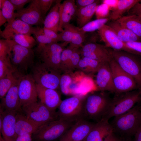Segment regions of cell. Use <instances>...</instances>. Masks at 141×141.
Masks as SVG:
<instances>
[{"label": "cell", "mask_w": 141, "mask_h": 141, "mask_svg": "<svg viewBox=\"0 0 141 141\" xmlns=\"http://www.w3.org/2000/svg\"><path fill=\"white\" fill-rule=\"evenodd\" d=\"M112 57L119 66L134 79L141 90V57L123 51L107 48Z\"/></svg>", "instance_id": "cell-3"}, {"label": "cell", "mask_w": 141, "mask_h": 141, "mask_svg": "<svg viewBox=\"0 0 141 141\" xmlns=\"http://www.w3.org/2000/svg\"><path fill=\"white\" fill-rule=\"evenodd\" d=\"M5 0H0V9H1L4 5Z\"/></svg>", "instance_id": "cell-54"}, {"label": "cell", "mask_w": 141, "mask_h": 141, "mask_svg": "<svg viewBox=\"0 0 141 141\" xmlns=\"http://www.w3.org/2000/svg\"><path fill=\"white\" fill-rule=\"evenodd\" d=\"M100 1L87 6L77 8L75 15L79 28H81L90 21L96 11Z\"/></svg>", "instance_id": "cell-26"}, {"label": "cell", "mask_w": 141, "mask_h": 141, "mask_svg": "<svg viewBox=\"0 0 141 141\" xmlns=\"http://www.w3.org/2000/svg\"><path fill=\"white\" fill-rule=\"evenodd\" d=\"M133 51L134 54L141 56V41H136L125 43Z\"/></svg>", "instance_id": "cell-44"}, {"label": "cell", "mask_w": 141, "mask_h": 141, "mask_svg": "<svg viewBox=\"0 0 141 141\" xmlns=\"http://www.w3.org/2000/svg\"><path fill=\"white\" fill-rule=\"evenodd\" d=\"M43 125L28 118L22 111L16 113L15 128L18 136L26 134H32Z\"/></svg>", "instance_id": "cell-21"}, {"label": "cell", "mask_w": 141, "mask_h": 141, "mask_svg": "<svg viewBox=\"0 0 141 141\" xmlns=\"http://www.w3.org/2000/svg\"><path fill=\"white\" fill-rule=\"evenodd\" d=\"M38 97L40 101L53 112L56 113L62 100L60 96L55 90L48 88L36 84Z\"/></svg>", "instance_id": "cell-19"}, {"label": "cell", "mask_w": 141, "mask_h": 141, "mask_svg": "<svg viewBox=\"0 0 141 141\" xmlns=\"http://www.w3.org/2000/svg\"><path fill=\"white\" fill-rule=\"evenodd\" d=\"M17 73L16 69L12 64L9 56L0 58V79L7 75Z\"/></svg>", "instance_id": "cell-32"}, {"label": "cell", "mask_w": 141, "mask_h": 141, "mask_svg": "<svg viewBox=\"0 0 141 141\" xmlns=\"http://www.w3.org/2000/svg\"></svg>", "instance_id": "cell-57"}, {"label": "cell", "mask_w": 141, "mask_h": 141, "mask_svg": "<svg viewBox=\"0 0 141 141\" xmlns=\"http://www.w3.org/2000/svg\"><path fill=\"white\" fill-rule=\"evenodd\" d=\"M85 33L79 31L78 27H75L69 47L72 48H82L85 38Z\"/></svg>", "instance_id": "cell-36"}, {"label": "cell", "mask_w": 141, "mask_h": 141, "mask_svg": "<svg viewBox=\"0 0 141 141\" xmlns=\"http://www.w3.org/2000/svg\"><path fill=\"white\" fill-rule=\"evenodd\" d=\"M18 91L22 107L38 101L36 84L31 74L20 77Z\"/></svg>", "instance_id": "cell-12"}, {"label": "cell", "mask_w": 141, "mask_h": 141, "mask_svg": "<svg viewBox=\"0 0 141 141\" xmlns=\"http://www.w3.org/2000/svg\"><path fill=\"white\" fill-rule=\"evenodd\" d=\"M120 137L113 132L106 137L103 141H120Z\"/></svg>", "instance_id": "cell-50"}, {"label": "cell", "mask_w": 141, "mask_h": 141, "mask_svg": "<svg viewBox=\"0 0 141 141\" xmlns=\"http://www.w3.org/2000/svg\"><path fill=\"white\" fill-rule=\"evenodd\" d=\"M85 96H74L62 101L57 112L58 119L74 123L84 119Z\"/></svg>", "instance_id": "cell-5"}, {"label": "cell", "mask_w": 141, "mask_h": 141, "mask_svg": "<svg viewBox=\"0 0 141 141\" xmlns=\"http://www.w3.org/2000/svg\"><path fill=\"white\" fill-rule=\"evenodd\" d=\"M109 20V18L98 19L90 21L81 28L78 27V29L79 31L85 33L87 32L94 31L98 30L103 25L105 24Z\"/></svg>", "instance_id": "cell-33"}, {"label": "cell", "mask_w": 141, "mask_h": 141, "mask_svg": "<svg viewBox=\"0 0 141 141\" xmlns=\"http://www.w3.org/2000/svg\"><path fill=\"white\" fill-rule=\"evenodd\" d=\"M95 123L85 119L81 120L75 123L59 141H83Z\"/></svg>", "instance_id": "cell-14"}, {"label": "cell", "mask_w": 141, "mask_h": 141, "mask_svg": "<svg viewBox=\"0 0 141 141\" xmlns=\"http://www.w3.org/2000/svg\"><path fill=\"white\" fill-rule=\"evenodd\" d=\"M127 12V15H136L141 16V0H138Z\"/></svg>", "instance_id": "cell-46"}, {"label": "cell", "mask_w": 141, "mask_h": 141, "mask_svg": "<svg viewBox=\"0 0 141 141\" xmlns=\"http://www.w3.org/2000/svg\"><path fill=\"white\" fill-rule=\"evenodd\" d=\"M110 124L113 133L117 136L131 137L141 126L140 107L134 106L127 112L114 117Z\"/></svg>", "instance_id": "cell-1"}, {"label": "cell", "mask_w": 141, "mask_h": 141, "mask_svg": "<svg viewBox=\"0 0 141 141\" xmlns=\"http://www.w3.org/2000/svg\"><path fill=\"white\" fill-rule=\"evenodd\" d=\"M16 19L21 20L32 26L40 27L43 19L40 10L39 0H32L26 8L15 13Z\"/></svg>", "instance_id": "cell-13"}, {"label": "cell", "mask_w": 141, "mask_h": 141, "mask_svg": "<svg viewBox=\"0 0 141 141\" xmlns=\"http://www.w3.org/2000/svg\"><path fill=\"white\" fill-rule=\"evenodd\" d=\"M75 26L70 24L66 25L63 31L58 33V42L62 41L68 44L70 43Z\"/></svg>", "instance_id": "cell-37"}, {"label": "cell", "mask_w": 141, "mask_h": 141, "mask_svg": "<svg viewBox=\"0 0 141 141\" xmlns=\"http://www.w3.org/2000/svg\"><path fill=\"white\" fill-rule=\"evenodd\" d=\"M16 141H32V134H26L18 136Z\"/></svg>", "instance_id": "cell-49"}, {"label": "cell", "mask_w": 141, "mask_h": 141, "mask_svg": "<svg viewBox=\"0 0 141 141\" xmlns=\"http://www.w3.org/2000/svg\"><path fill=\"white\" fill-rule=\"evenodd\" d=\"M61 0H56L55 4L46 16L44 21L43 28L58 33L60 22L59 5Z\"/></svg>", "instance_id": "cell-25"}, {"label": "cell", "mask_w": 141, "mask_h": 141, "mask_svg": "<svg viewBox=\"0 0 141 141\" xmlns=\"http://www.w3.org/2000/svg\"><path fill=\"white\" fill-rule=\"evenodd\" d=\"M70 74L63 73L60 78V89L62 93L65 95H70L69 87L73 79Z\"/></svg>", "instance_id": "cell-39"}, {"label": "cell", "mask_w": 141, "mask_h": 141, "mask_svg": "<svg viewBox=\"0 0 141 141\" xmlns=\"http://www.w3.org/2000/svg\"><path fill=\"white\" fill-rule=\"evenodd\" d=\"M109 63L116 95L139 89L133 78L124 71L112 57Z\"/></svg>", "instance_id": "cell-10"}, {"label": "cell", "mask_w": 141, "mask_h": 141, "mask_svg": "<svg viewBox=\"0 0 141 141\" xmlns=\"http://www.w3.org/2000/svg\"><path fill=\"white\" fill-rule=\"evenodd\" d=\"M2 14L6 19L7 24H9L16 19L14 7L9 0H5L1 9Z\"/></svg>", "instance_id": "cell-35"}, {"label": "cell", "mask_w": 141, "mask_h": 141, "mask_svg": "<svg viewBox=\"0 0 141 141\" xmlns=\"http://www.w3.org/2000/svg\"><path fill=\"white\" fill-rule=\"evenodd\" d=\"M140 110H141V106L140 107Z\"/></svg>", "instance_id": "cell-56"}, {"label": "cell", "mask_w": 141, "mask_h": 141, "mask_svg": "<svg viewBox=\"0 0 141 141\" xmlns=\"http://www.w3.org/2000/svg\"><path fill=\"white\" fill-rule=\"evenodd\" d=\"M112 98L106 92L90 93L85 96L84 118L98 122L101 120L108 109Z\"/></svg>", "instance_id": "cell-2"}, {"label": "cell", "mask_w": 141, "mask_h": 141, "mask_svg": "<svg viewBox=\"0 0 141 141\" xmlns=\"http://www.w3.org/2000/svg\"><path fill=\"white\" fill-rule=\"evenodd\" d=\"M7 22L6 19L3 15L1 10L0 9V26H1Z\"/></svg>", "instance_id": "cell-52"}, {"label": "cell", "mask_w": 141, "mask_h": 141, "mask_svg": "<svg viewBox=\"0 0 141 141\" xmlns=\"http://www.w3.org/2000/svg\"><path fill=\"white\" fill-rule=\"evenodd\" d=\"M96 73L95 83L97 90L115 94V90L109 63H102Z\"/></svg>", "instance_id": "cell-16"}, {"label": "cell", "mask_w": 141, "mask_h": 141, "mask_svg": "<svg viewBox=\"0 0 141 141\" xmlns=\"http://www.w3.org/2000/svg\"><path fill=\"white\" fill-rule=\"evenodd\" d=\"M69 47L64 49L61 55L60 69L61 72L65 73L67 65L75 49Z\"/></svg>", "instance_id": "cell-42"}, {"label": "cell", "mask_w": 141, "mask_h": 141, "mask_svg": "<svg viewBox=\"0 0 141 141\" xmlns=\"http://www.w3.org/2000/svg\"><path fill=\"white\" fill-rule=\"evenodd\" d=\"M43 30L44 34L47 36L52 39L55 42H58L59 34L53 31L43 28Z\"/></svg>", "instance_id": "cell-47"}, {"label": "cell", "mask_w": 141, "mask_h": 141, "mask_svg": "<svg viewBox=\"0 0 141 141\" xmlns=\"http://www.w3.org/2000/svg\"><path fill=\"white\" fill-rule=\"evenodd\" d=\"M37 29V26L33 27L16 18L11 23L7 24L3 30L0 31V35L5 39L12 40L14 36L17 34H33Z\"/></svg>", "instance_id": "cell-18"}, {"label": "cell", "mask_w": 141, "mask_h": 141, "mask_svg": "<svg viewBox=\"0 0 141 141\" xmlns=\"http://www.w3.org/2000/svg\"><path fill=\"white\" fill-rule=\"evenodd\" d=\"M141 101V90L137 89L116 96L112 99L109 108L102 119L109 120L113 117L123 114Z\"/></svg>", "instance_id": "cell-4"}, {"label": "cell", "mask_w": 141, "mask_h": 141, "mask_svg": "<svg viewBox=\"0 0 141 141\" xmlns=\"http://www.w3.org/2000/svg\"><path fill=\"white\" fill-rule=\"evenodd\" d=\"M31 75L37 84L56 90L60 89L61 72L39 63L32 67Z\"/></svg>", "instance_id": "cell-8"}, {"label": "cell", "mask_w": 141, "mask_h": 141, "mask_svg": "<svg viewBox=\"0 0 141 141\" xmlns=\"http://www.w3.org/2000/svg\"><path fill=\"white\" fill-rule=\"evenodd\" d=\"M19 82L12 86L2 99L0 109L17 113L22 111L18 94Z\"/></svg>", "instance_id": "cell-20"}, {"label": "cell", "mask_w": 141, "mask_h": 141, "mask_svg": "<svg viewBox=\"0 0 141 141\" xmlns=\"http://www.w3.org/2000/svg\"><path fill=\"white\" fill-rule=\"evenodd\" d=\"M113 132L108 120L102 119L95 123L83 141H103L106 137Z\"/></svg>", "instance_id": "cell-22"}, {"label": "cell", "mask_w": 141, "mask_h": 141, "mask_svg": "<svg viewBox=\"0 0 141 141\" xmlns=\"http://www.w3.org/2000/svg\"><path fill=\"white\" fill-rule=\"evenodd\" d=\"M11 62L17 73L21 75L34 65V50L21 46L15 42L9 56Z\"/></svg>", "instance_id": "cell-9"}, {"label": "cell", "mask_w": 141, "mask_h": 141, "mask_svg": "<svg viewBox=\"0 0 141 141\" xmlns=\"http://www.w3.org/2000/svg\"><path fill=\"white\" fill-rule=\"evenodd\" d=\"M134 137L133 141H141V126L134 135Z\"/></svg>", "instance_id": "cell-51"}, {"label": "cell", "mask_w": 141, "mask_h": 141, "mask_svg": "<svg viewBox=\"0 0 141 141\" xmlns=\"http://www.w3.org/2000/svg\"><path fill=\"white\" fill-rule=\"evenodd\" d=\"M0 141H5L2 137L1 134L0 133Z\"/></svg>", "instance_id": "cell-55"}, {"label": "cell", "mask_w": 141, "mask_h": 141, "mask_svg": "<svg viewBox=\"0 0 141 141\" xmlns=\"http://www.w3.org/2000/svg\"><path fill=\"white\" fill-rule=\"evenodd\" d=\"M2 125L0 133L5 141H16L18 136L15 130L17 112L0 109Z\"/></svg>", "instance_id": "cell-17"}, {"label": "cell", "mask_w": 141, "mask_h": 141, "mask_svg": "<svg viewBox=\"0 0 141 141\" xmlns=\"http://www.w3.org/2000/svg\"><path fill=\"white\" fill-rule=\"evenodd\" d=\"M120 141H133L132 140L131 137H124L121 138Z\"/></svg>", "instance_id": "cell-53"}, {"label": "cell", "mask_w": 141, "mask_h": 141, "mask_svg": "<svg viewBox=\"0 0 141 141\" xmlns=\"http://www.w3.org/2000/svg\"><path fill=\"white\" fill-rule=\"evenodd\" d=\"M81 52H91L96 54L109 55L107 48L104 45L96 43H89L83 45Z\"/></svg>", "instance_id": "cell-34"}, {"label": "cell", "mask_w": 141, "mask_h": 141, "mask_svg": "<svg viewBox=\"0 0 141 141\" xmlns=\"http://www.w3.org/2000/svg\"><path fill=\"white\" fill-rule=\"evenodd\" d=\"M77 8L74 0L64 1L59 5L60 22L58 31H63L64 27L69 24L73 17L75 15Z\"/></svg>", "instance_id": "cell-23"}, {"label": "cell", "mask_w": 141, "mask_h": 141, "mask_svg": "<svg viewBox=\"0 0 141 141\" xmlns=\"http://www.w3.org/2000/svg\"><path fill=\"white\" fill-rule=\"evenodd\" d=\"M74 123L61 119L46 123L32 134V141H53L59 139Z\"/></svg>", "instance_id": "cell-6"}, {"label": "cell", "mask_w": 141, "mask_h": 141, "mask_svg": "<svg viewBox=\"0 0 141 141\" xmlns=\"http://www.w3.org/2000/svg\"><path fill=\"white\" fill-rule=\"evenodd\" d=\"M32 0H9L13 5L15 10L18 11L24 8L27 3H30Z\"/></svg>", "instance_id": "cell-45"}, {"label": "cell", "mask_w": 141, "mask_h": 141, "mask_svg": "<svg viewBox=\"0 0 141 141\" xmlns=\"http://www.w3.org/2000/svg\"><path fill=\"white\" fill-rule=\"evenodd\" d=\"M80 52L79 49H75L67 65L66 72L64 73H71L77 69L81 59Z\"/></svg>", "instance_id": "cell-38"}, {"label": "cell", "mask_w": 141, "mask_h": 141, "mask_svg": "<svg viewBox=\"0 0 141 141\" xmlns=\"http://www.w3.org/2000/svg\"><path fill=\"white\" fill-rule=\"evenodd\" d=\"M14 43L13 40L0 39V58L10 56Z\"/></svg>", "instance_id": "cell-41"}, {"label": "cell", "mask_w": 141, "mask_h": 141, "mask_svg": "<svg viewBox=\"0 0 141 141\" xmlns=\"http://www.w3.org/2000/svg\"><path fill=\"white\" fill-rule=\"evenodd\" d=\"M67 45L64 42H53L42 46H37L36 51L41 63L61 72L60 69L61 55L64 47Z\"/></svg>", "instance_id": "cell-7"}, {"label": "cell", "mask_w": 141, "mask_h": 141, "mask_svg": "<svg viewBox=\"0 0 141 141\" xmlns=\"http://www.w3.org/2000/svg\"><path fill=\"white\" fill-rule=\"evenodd\" d=\"M98 30L101 39L104 43L107 48L134 54L133 51L125 43L120 39L114 30L107 24L103 25Z\"/></svg>", "instance_id": "cell-15"}, {"label": "cell", "mask_w": 141, "mask_h": 141, "mask_svg": "<svg viewBox=\"0 0 141 141\" xmlns=\"http://www.w3.org/2000/svg\"><path fill=\"white\" fill-rule=\"evenodd\" d=\"M14 74L6 75L0 79V98L2 99L5 95L9 90L18 83L20 78Z\"/></svg>", "instance_id": "cell-30"}, {"label": "cell", "mask_w": 141, "mask_h": 141, "mask_svg": "<svg viewBox=\"0 0 141 141\" xmlns=\"http://www.w3.org/2000/svg\"><path fill=\"white\" fill-rule=\"evenodd\" d=\"M43 28L37 26L36 31L33 34L38 43V46H42L52 43L56 42L44 34Z\"/></svg>", "instance_id": "cell-40"}, {"label": "cell", "mask_w": 141, "mask_h": 141, "mask_svg": "<svg viewBox=\"0 0 141 141\" xmlns=\"http://www.w3.org/2000/svg\"><path fill=\"white\" fill-rule=\"evenodd\" d=\"M12 40L17 44L28 48H32L37 43L36 39L31 35L28 34L15 35Z\"/></svg>", "instance_id": "cell-31"}, {"label": "cell", "mask_w": 141, "mask_h": 141, "mask_svg": "<svg viewBox=\"0 0 141 141\" xmlns=\"http://www.w3.org/2000/svg\"><path fill=\"white\" fill-rule=\"evenodd\" d=\"M102 63L89 58L82 57L77 69L85 73L94 74L97 73Z\"/></svg>", "instance_id": "cell-29"}, {"label": "cell", "mask_w": 141, "mask_h": 141, "mask_svg": "<svg viewBox=\"0 0 141 141\" xmlns=\"http://www.w3.org/2000/svg\"><path fill=\"white\" fill-rule=\"evenodd\" d=\"M54 0H39L40 5L42 17L44 20L47 11L51 7L52 4L55 2Z\"/></svg>", "instance_id": "cell-43"}, {"label": "cell", "mask_w": 141, "mask_h": 141, "mask_svg": "<svg viewBox=\"0 0 141 141\" xmlns=\"http://www.w3.org/2000/svg\"><path fill=\"white\" fill-rule=\"evenodd\" d=\"M96 0H77L75 3L77 8H80L90 5L96 2Z\"/></svg>", "instance_id": "cell-48"}, {"label": "cell", "mask_w": 141, "mask_h": 141, "mask_svg": "<svg viewBox=\"0 0 141 141\" xmlns=\"http://www.w3.org/2000/svg\"><path fill=\"white\" fill-rule=\"evenodd\" d=\"M115 31L120 39L125 43L141 41V39L117 20H112L107 24Z\"/></svg>", "instance_id": "cell-24"}, {"label": "cell", "mask_w": 141, "mask_h": 141, "mask_svg": "<svg viewBox=\"0 0 141 141\" xmlns=\"http://www.w3.org/2000/svg\"><path fill=\"white\" fill-rule=\"evenodd\" d=\"M138 0H119L116 5L110 14L109 18L112 20H116L123 16L126 12H128Z\"/></svg>", "instance_id": "cell-28"}, {"label": "cell", "mask_w": 141, "mask_h": 141, "mask_svg": "<svg viewBox=\"0 0 141 141\" xmlns=\"http://www.w3.org/2000/svg\"><path fill=\"white\" fill-rule=\"evenodd\" d=\"M117 20L141 39V16L136 15H127Z\"/></svg>", "instance_id": "cell-27"}, {"label": "cell", "mask_w": 141, "mask_h": 141, "mask_svg": "<svg viewBox=\"0 0 141 141\" xmlns=\"http://www.w3.org/2000/svg\"><path fill=\"white\" fill-rule=\"evenodd\" d=\"M23 113L29 119L43 125L58 119L57 113L53 112L40 101L22 107Z\"/></svg>", "instance_id": "cell-11"}]
</instances>
